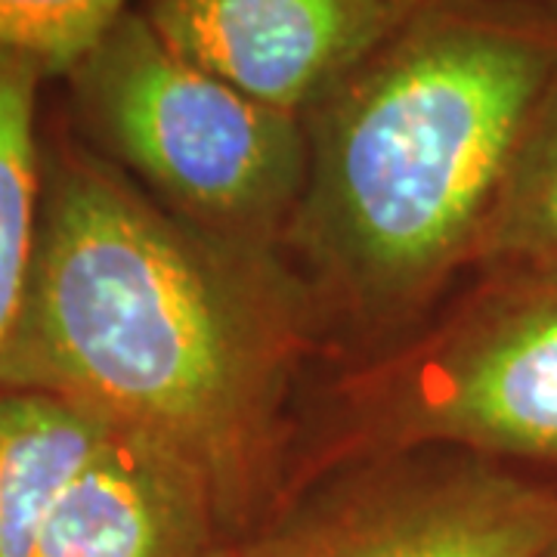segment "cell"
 <instances>
[{"label":"cell","instance_id":"1","mask_svg":"<svg viewBox=\"0 0 557 557\" xmlns=\"http://www.w3.org/2000/svg\"><path fill=\"white\" fill-rule=\"evenodd\" d=\"M304 325L273 248L201 230L69 124H44L38 230L0 387L60 399L180 461L239 542L276 490Z\"/></svg>","mask_w":557,"mask_h":557},{"label":"cell","instance_id":"2","mask_svg":"<svg viewBox=\"0 0 557 557\" xmlns=\"http://www.w3.org/2000/svg\"><path fill=\"white\" fill-rule=\"evenodd\" d=\"M557 78V0H412L304 112L288 223L319 285L397 319L471 267L502 171Z\"/></svg>","mask_w":557,"mask_h":557},{"label":"cell","instance_id":"3","mask_svg":"<svg viewBox=\"0 0 557 557\" xmlns=\"http://www.w3.org/2000/svg\"><path fill=\"white\" fill-rule=\"evenodd\" d=\"M60 78L69 127L168 211L255 248L292 223L310 159L304 119L186 60L139 3Z\"/></svg>","mask_w":557,"mask_h":557},{"label":"cell","instance_id":"4","mask_svg":"<svg viewBox=\"0 0 557 557\" xmlns=\"http://www.w3.org/2000/svg\"><path fill=\"white\" fill-rule=\"evenodd\" d=\"M338 403L335 456L458 449L557 480V267L483 273Z\"/></svg>","mask_w":557,"mask_h":557},{"label":"cell","instance_id":"5","mask_svg":"<svg viewBox=\"0 0 557 557\" xmlns=\"http://www.w3.org/2000/svg\"><path fill=\"white\" fill-rule=\"evenodd\" d=\"M557 480L458 449L357 458L278 508L230 557H539Z\"/></svg>","mask_w":557,"mask_h":557},{"label":"cell","instance_id":"6","mask_svg":"<svg viewBox=\"0 0 557 557\" xmlns=\"http://www.w3.org/2000/svg\"><path fill=\"white\" fill-rule=\"evenodd\" d=\"M412 0H139L186 60L300 115L322 100Z\"/></svg>","mask_w":557,"mask_h":557},{"label":"cell","instance_id":"7","mask_svg":"<svg viewBox=\"0 0 557 557\" xmlns=\"http://www.w3.org/2000/svg\"><path fill=\"white\" fill-rule=\"evenodd\" d=\"M233 545L193 471L112 428L53 502L32 557H230Z\"/></svg>","mask_w":557,"mask_h":557},{"label":"cell","instance_id":"8","mask_svg":"<svg viewBox=\"0 0 557 557\" xmlns=\"http://www.w3.org/2000/svg\"><path fill=\"white\" fill-rule=\"evenodd\" d=\"M109 431L60 399L0 387V557H32L53 502Z\"/></svg>","mask_w":557,"mask_h":557},{"label":"cell","instance_id":"9","mask_svg":"<svg viewBox=\"0 0 557 557\" xmlns=\"http://www.w3.org/2000/svg\"><path fill=\"white\" fill-rule=\"evenodd\" d=\"M471 267L480 273L557 267V78L520 127Z\"/></svg>","mask_w":557,"mask_h":557},{"label":"cell","instance_id":"10","mask_svg":"<svg viewBox=\"0 0 557 557\" xmlns=\"http://www.w3.org/2000/svg\"><path fill=\"white\" fill-rule=\"evenodd\" d=\"M53 72L0 50V341L20 307L40 208V94Z\"/></svg>","mask_w":557,"mask_h":557},{"label":"cell","instance_id":"11","mask_svg":"<svg viewBox=\"0 0 557 557\" xmlns=\"http://www.w3.org/2000/svg\"><path fill=\"white\" fill-rule=\"evenodd\" d=\"M139 0H0V50L28 53L53 78Z\"/></svg>","mask_w":557,"mask_h":557},{"label":"cell","instance_id":"12","mask_svg":"<svg viewBox=\"0 0 557 557\" xmlns=\"http://www.w3.org/2000/svg\"><path fill=\"white\" fill-rule=\"evenodd\" d=\"M539 557H557V542L555 545H552V548H545V552H542V555Z\"/></svg>","mask_w":557,"mask_h":557}]
</instances>
